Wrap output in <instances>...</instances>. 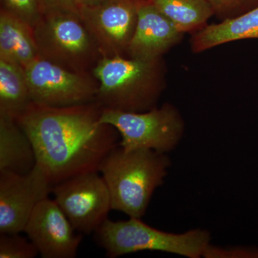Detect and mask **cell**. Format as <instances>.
I'll return each mask as SVG.
<instances>
[{"mask_svg": "<svg viewBox=\"0 0 258 258\" xmlns=\"http://www.w3.org/2000/svg\"><path fill=\"white\" fill-rule=\"evenodd\" d=\"M96 102L52 108L31 103L17 121L31 140L37 164L52 186L74 176L98 171L100 164L119 145L120 135L102 123Z\"/></svg>", "mask_w": 258, "mask_h": 258, "instance_id": "cell-1", "label": "cell"}, {"mask_svg": "<svg viewBox=\"0 0 258 258\" xmlns=\"http://www.w3.org/2000/svg\"><path fill=\"white\" fill-rule=\"evenodd\" d=\"M98 82L96 103L103 109L144 112L157 106L166 86L163 57L144 60L101 56L92 70Z\"/></svg>", "mask_w": 258, "mask_h": 258, "instance_id": "cell-2", "label": "cell"}, {"mask_svg": "<svg viewBox=\"0 0 258 258\" xmlns=\"http://www.w3.org/2000/svg\"><path fill=\"white\" fill-rule=\"evenodd\" d=\"M170 166V159L164 153L125 151L119 145L113 149L98 168L109 190L112 210L142 219Z\"/></svg>", "mask_w": 258, "mask_h": 258, "instance_id": "cell-3", "label": "cell"}, {"mask_svg": "<svg viewBox=\"0 0 258 258\" xmlns=\"http://www.w3.org/2000/svg\"><path fill=\"white\" fill-rule=\"evenodd\" d=\"M94 235L97 244L111 258L145 250L200 258L203 257L211 240L210 232L205 230L171 233L154 228L135 217L118 221L107 219Z\"/></svg>", "mask_w": 258, "mask_h": 258, "instance_id": "cell-4", "label": "cell"}, {"mask_svg": "<svg viewBox=\"0 0 258 258\" xmlns=\"http://www.w3.org/2000/svg\"><path fill=\"white\" fill-rule=\"evenodd\" d=\"M38 57L77 72H92L101 53L81 15L71 12L42 14L33 28Z\"/></svg>", "mask_w": 258, "mask_h": 258, "instance_id": "cell-5", "label": "cell"}, {"mask_svg": "<svg viewBox=\"0 0 258 258\" xmlns=\"http://www.w3.org/2000/svg\"><path fill=\"white\" fill-rule=\"evenodd\" d=\"M100 120L114 127L125 151L150 149L168 153L175 149L184 132V121L176 107L165 103L144 112L103 109Z\"/></svg>", "mask_w": 258, "mask_h": 258, "instance_id": "cell-6", "label": "cell"}, {"mask_svg": "<svg viewBox=\"0 0 258 258\" xmlns=\"http://www.w3.org/2000/svg\"><path fill=\"white\" fill-rule=\"evenodd\" d=\"M32 103L62 108L96 101L98 82L92 73L77 72L37 57L25 69Z\"/></svg>", "mask_w": 258, "mask_h": 258, "instance_id": "cell-7", "label": "cell"}, {"mask_svg": "<svg viewBox=\"0 0 258 258\" xmlns=\"http://www.w3.org/2000/svg\"><path fill=\"white\" fill-rule=\"evenodd\" d=\"M54 200L81 234L94 233L111 209L109 190L99 171L74 176L52 186Z\"/></svg>", "mask_w": 258, "mask_h": 258, "instance_id": "cell-8", "label": "cell"}, {"mask_svg": "<svg viewBox=\"0 0 258 258\" xmlns=\"http://www.w3.org/2000/svg\"><path fill=\"white\" fill-rule=\"evenodd\" d=\"M52 189L37 164L26 174L0 173V234L24 232L32 212Z\"/></svg>", "mask_w": 258, "mask_h": 258, "instance_id": "cell-9", "label": "cell"}, {"mask_svg": "<svg viewBox=\"0 0 258 258\" xmlns=\"http://www.w3.org/2000/svg\"><path fill=\"white\" fill-rule=\"evenodd\" d=\"M80 15L102 56L126 57L137 26V0H104L81 6Z\"/></svg>", "mask_w": 258, "mask_h": 258, "instance_id": "cell-10", "label": "cell"}, {"mask_svg": "<svg viewBox=\"0 0 258 258\" xmlns=\"http://www.w3.org/2000/svg\"><path fill=\"white\" fill-rule=\"evenodd\" d=\"M71 225L55 200L45 199L37 205L24 232L43 258H74L83 237Z\"/></svg>", "mask_w": 258, "mask_h": 258, "instance_id": "cell-11", "label": "cell"}, {"mask_svg": "<svg viewBox=\"0 0 258 258\" xmlns=\"http://www.w3.org/2000/svg\"><path fill=\"white\" fill-rule=\"evenodd\" d=\"M183 35L150 0H139L137 26L126 57L144 60L163 57L181 41Z\"/></svg>", "mask_w": 258, "mask_h": 258, "instance_id": "cell-12", "label": "cell"}, {"mask_svg": "<svg viewBox=\"0 0 258 258\" xmlns=\"http://www.w3.org/2000/svg\"><path fill=\"white\" fill-rule=\"evenodd\" d=\"M37 164L31 140L16 119L0 115V173L24 174Z\"/></svg>", "mask_w": 258, "mask_h": 258, "instance_id": "cell-13", "label": "cell"}, {"mask_svg": "<svg viewBox=\"0 0 258 258\" xmlns=\"http://www.w3.org/2000/svg\"><path fill=\"white\" fill-rule=\"evenodd\" d=\"M247 39H258V5L235 18L206 25L191 40V50L200 53L213 47Z\"/></svg>", "mask_w": 258, "mask_h": 258, "instance_id": "cell-14", "label": "cell"}, {"mask_svg": "<svg viewBox=\"0 0 258 258\" xmlns=\"http://www.w3.org/2000/svg\"><path fill=\"white\" fill-rule=\"evenodd\" d=\"M38 57L33 29L5 10L0 13V59L24 69Z\"/></svg>", "mask_w": 258, "mask_h": 258, "instance_id": "cell-15", "label": "cell"}, {"mask_svg": "<svg viewBox=\"0 0 258 258\" xmlns=\"http://www.w3.org/2000/svg\"><path fill=\"white\" fill-rule=\"evenodd\" d=\"M31 103L25 69L0 59V115L17 119Z\"/></svg>", "mask_w": 258, "mask_h": 258, "instance_id": "cell-16", "label": "cell"}, {"mask_svg": "<svg viewBox=\"0 0 258 258\" xmlns=\"http://www.w3.org/2000/svg\"><path fill=\"white\" fill-rule=\"evenodd\" d=\"M179 31H198L215 14L207 0H150Z\"/></svg>", "mask_w": 258, "mask_h": 258, "instance_id": "cell-17", "label": "cell"}, {"mask_svg": "<svg viewBox=\"0 0 258 258\" xmlns=\"http://www.w3.org/2000/svg\"><path fill=\"white\" fill-rule=\"evenodd\" d=\"M38 254L31 240L20 233L0 234V257L34 258Z\"/></svg>", "mask_w": 258, "mask_h": 258, "instance_id": "cell-18", "label": "cell"}, {"mask_svg": "<svg viewBox=\"0 0 258 258\" xmlns=\"http://www.w3.org/2000/svg\"><path fill=\"white\" fill-rule=\"evenodd\" d=\"M3 4L2 9L16 17L32 29L43 14L40 0H3Z\"/></svg>", "mask_w": 258, "mask_h": 258, "instance_id": "cell-19", "label": "cell"}, {"mask_svg": "<svg viewBox=\"0 0 258 258\" xmlns=\"http://www.w3.org/2000/svg\"><path fill=\"white\" fill-rule=\"evenodd\" d=\"M212 8L215 14L225 17L226 19L235 17L233 13L237 10L246 8L248 5H258V0H207Z\"/></svg>", "mask_w": 258, "mask_h": 258, "instance_id": "cell-20", "label": "cell"}, {"mask_svg": "<svg viewBox=\"0 0 258 258\" xmlns=\"http://www.w3.org/2000/svg\"><path fill=\"white\" fill-rule=\"evenodd\" d=\"M44 13L51 11L71 12L80 15L81 5L78 0H40Z\"/></svg>", "mask_w": 258, "mask_h": 258, "instance_id": "cell-21", "label": "cell"}, {"mask_svg": "<svg viewBox=\"0 0 258 258\" xmlns=\"http://www.w3.org/2000/svg\"><path fill=\"white\" fill-rule=\"evenodd\" d=\"M81 6H94L100 4L104 0H78Z\"/></svg>", "mask_w": 258, "mask_h": 258, "instance_id": "cell-22", "label": "cell"}, {"mask_svg": "<svg viewBox=\"0 0 258 258\" xmlns=\"http://www.w3.org/2000/svg\"><path fill=\"white\" fill-rule=\"evenodd\" d=\"M137 1H139V0H137Z\"/></svg>", "mask_w": 258, "mask_h": 258, "instance_id": "cell-23", "label": "cell"}]
</instances>
